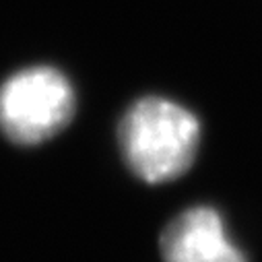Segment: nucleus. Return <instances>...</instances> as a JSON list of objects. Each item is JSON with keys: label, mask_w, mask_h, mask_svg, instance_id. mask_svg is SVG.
<instances>
[{"label": "nucleus", "mask_w": 262, "mask_h": 262, "mask_svg": "<svg viewBox=\"0 0 262 262\" xmlns=\"http://www.w3.org/2000/svg\"><path fill=\"white\" fill-rule=\"evenodd\" d=\"M201 143V122L165 97H143L118 124L124 163L147 184H165L186 173Z\"/></svg>", "instance_id": "f257e3e1"}, {"label": "nucleus", "mask_w": 262, "mask_h": 262, "mask_svg": "<svg viewBox=\"0 0 262 262\" xmlns=\"http://www.w3.org/2000/svg\"><path fill=\"white\" fill-rule=\"evenodd\" d=\"M75 105V89L60 71L25 69L0 89V128L19 145H37L71 122Z\"/></svg>", "instance_id": "f03ea898"}, {"label": "nucleus", "mask_w": 262, "mask_h": 262, "mask_svg": "<svg viewBox=\"0 0 262 262\" xmlns=\"http://www.w3.org/2000/svg\"><path fill=\"white\" fill-rule=\"evenodd\" d=\"M161 256L165 262H246L211 207L180 213L161 233Z\"/></svg>", "instance_id": "7ed1b4c3"}]
</instances>
